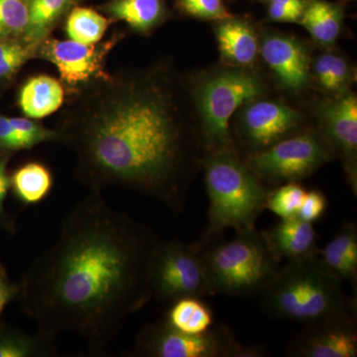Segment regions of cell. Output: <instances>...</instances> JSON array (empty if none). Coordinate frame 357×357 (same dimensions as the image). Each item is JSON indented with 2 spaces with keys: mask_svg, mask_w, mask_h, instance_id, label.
<instances>
[{
  "mask_svg": "<svg viewBox=\"0 0 357 357\" xmlns=\"http://www.w3.org/2000/svg\"><path fill=\"white\" fill-rule=\"evenodd\" d=\"M156 243L102 192L91 191L23 273L16 299L21 311L37 332L53 338L74 333L89 351H105L128 317L152 298L148 268Z\"/></svg>",
  "mask_w": 357,
  "mask_h": 357,
  "instance_id": "6da1fadb",
  "label": "cell"
},
{
  "mask_svg": "<svg viewBox=\"0 0 357 357\" xmlns=\"http://www.w3.org/2000/svg\"><path fill=\"white\" fill-rule=\"evenodd\" d=\"M56 131L89 191L128 188L177 206L184 134L163 70L109 73L70 95Z\"/></svg>",
  "mask_w": 357,
  "mask_h": 357,
  "instance_id": "7a4b0ae2",
  "label": "cell"
},
{
  "mask_svg": "<svg viewBox=\"0 0 357 357\" xmlns=\"http://www.w3.org/2000/svg\"><path fill=\"white\" fill-rule=\"evenodd\" d=\"M263 290L265 307L278 318L310 326L349 321L342 279L314 255L277 270Z\"/></svg>",
  "mask_w": 357,
  "mask_h": 357,
  "instance_id": "3957f363",
  "label": "cell"
},
{
  "mask_svg": "<svg viewBox=\"0 0 357 357\" xmlns=\"http://www.w3.org/2000/svg\"><path fill=\"white\" fill-rule=\"evenodd\" d=\"M204 168L211 234L253 229L268 195L257 176L229 148L215 149Z\"/></svg>",
  "mask_w": 357,
  "mask_h": 357,
  "instance_id": "277c9868",
  "label": "cell"
},
{
  "mask_svg": "<svg viewBox=\"0 0 357 357\" xmlns=\"http://www.w3.org/2000/svg\"><path fill=\"white\" fill-rule=\"evenodd\" d=\"M218 244L204 256L211 291L243 296L262 290L276 273V262L253 229Z\"/></svg>",
  "mask_w": 357,
  "mask_h": 357,
  "instance_id": "5b68a950",
  "label": "cell"
},
{
  "mask_svg": "<svg viewBox=\"0 0 357 357\" xmlns=\"http://www.w3.org/2000/svg\"><path fill=\"white\" fill-rule=\"evenodd\" d=\"M263 91L261 79L244 69L218 70L202 77L195 86L194 98L206 142L215 149L229 148L232 114L257 100Z\"/></svg>",
  "mask_w": 357,
  "mask_h": 357,
  "instance_id": "8992f818",
  "label": "cell"
},
{
  "mask_svg": "<svg viewBox=\"0 0 357 357\" xmlns=\"http://www.w3.org/2000/svg\"><path fill=\"white\" fill-rule=\"evenodd\" d=\"M148 279L152 298L161 302L211 292L204 256L194 246L177 241H157L150 256Z\"/></svg>",
  "mask_w": 357,
  "mask_h": 357,
  "instance_id": "52a82bcc",
  "label": "cell"
},
{
  "mask_svg": "<svg viewBox=\"0 0 357 357\" xmlns=\"http://www.w3.org/2000/svg\"><path fill=\"white\" fill-rule=\"evenodd\" d=\"M121 37L115 34L107 41L89 45L48 37L38 45L36 58L55 66L61 83L73 95L109 75L105 61Z\"/></svg>",
  "mask_w": 357,
  "mask_h": 357,
  "instance_id": "ba28073f",
  "label": "cell"
},
{
  "mask_svg": "<svg viewBox=\"0 0 357 357\" xmlns=\"http://www.w3.org/2000/svg\"><path fill=\"white\" fill-rule=\"evenodd\" d=\"M331 152L324 140L312 133L281 139L249 156L246 165L259 177L293 181L311 175L328 162Z\"/></svg>",
  "mask_w": 357,
  "mask_h": 357,
  "instance_id": "9c48e42d",
  "label": "cell"
},
{
  "mask_svg": "<svg viewBox=\"0 0 357 357\" xmlns=\"http://www.w3.org/2000/svg\"><path fill=\"white\" fill-rule=\"evenodd\" d=\"M136 351L155 357H215L241 352L225 332L208 330L192 335L176 330L166 321L143 328L138 335Z\"/></svg>",
  "mask_w": 357,
  "mask_h": 357,
  "instance_id": "30bf717a",
  "label": "cell"
},
{
  "mask_svg": "<svg viewBox=\"0 0 357 357\" xmlns=\"http://www.w3.org/2000/svg\"><path fill=\"white\" fill-rule=\"evenodd\" d=\"M259 52L278 81L288 91L298 93L310 82V56L306 47L293 37L269 34L262 39Z\"/></svg>",
  "mask_w": 357,
  "mask_h": 357,
  "instance_id": "8fae6325",
  "label": "cell"
},
{
  "mask_svg": "<svg viewBox=\"0 0 357 357\" xmlns=\"http://www.w3.org/2000/svg\"><path fill=\"white\" fill-rule=\"evenodd\" d=\"M300 121L299 112L286 103L255 100L244 110L243 132L253 146L262 150L281 140Z\"/></svg>",
  "mask_w": 357,
  "mask_h": 357,
  "instance_id": "7c38bea8",
  "label": "cell"
},
{
  "mask_svg": "<svg viewBox=\"0 0 357 357\" xmlns=\"http://www.w3.org/2000/svg\"><path fill=\"white\" fill-rule=\"evenodd\" d=\"M326 133L349 162L351 184L356 187L357 98L352 93H340L338 98L323 103L319 110Z\"/></svg>",
  "mask_w": 357,
  "mask_h": 357,
  "instance_id": "4fadbf2b",
  "label": "cell"
},
{
  "mask_svg": "<svg viewBox=\"0 0 357 357\" xmlns=\"http://www.w3.org/2000/svg\"><path fill=\"white\" fill-rule=\"evenodd\" d=\"M261 236L276 260L286 258L297 261L316 252V230L312 223L300 218H284Z\"/></svg>",
  "mask_w": 357,
  "mask_h": 357,
  "instance_id": "5bb4252c",
  "label": "cell"
},
{
  "mask_svg": "<svg viewBox=\"0 0 357 357\" xmlns=\"http://www.w3.org/2000/svg\"><path fill=\"white\" fill-rule=\"evenodd\" d=\"M314 326L298 345V354L306 357H354L357 338L349 321H328Z\"/></svg>",
  "mask_w": 357,
  "mask_h": 357,
  "instance_id": "9a60e30c",
  "label": "cell"
},
{
  "mask_svg": "<svg viewBox=\"0 0 357 357\" xmlns=\"http://www.w3.org/2000/svg\"><path fill=\"white\" fill-rule=\"evenodd\" d=\"M218 22L215 37L222 60L236 69L255 64L260 45L252 26L234 16Z\"/></svg>",
  "mask_w": 357,
  "mask_h": 357,
  "instance_id": "2e32d148",
  "label": "cell"
},
{
  "mask_svg": "<svg viewBox=\"0 0 357 357\" xmlns=\"http://www.w3.org/2000/svg\"><path fill=\"white\" fill-rule=\"evenodd\" d=\"M65 88L55 77L40 75L30 77L18 93V105L26 117L41 119L62 107Z\"/></svg>",
  "mask_w": 357,
  "mask_h": 357,
  "instance_id": "e0dca14e",
  "label": "cell"
},
{
  "mask_svg": "<svg viewBox=\"0 0 357 357\" xmlns=\"http://www.w3.org/2000/svg\"><path fill=\"white\" fill-rule=\"evenodd\" d=\"M53 185V173L42 162H27L10 174L13 198L24 208L44 202L50 196Z\"/></svg>",
  "mask_w": 357,
  "mask_h": 357,
  "instance_id": "ac0fdd59",
  "label": "cell"
},
{
  "mask_svg": "<svg viewBox=\"0 0 357 357\" xmlns=\"http://www.w3.org/2000/svg\"><path fill=\"white\" fill-rule=\"evenodd\" d=\"M102 10L138 33L152 31L168 16L164 0H110Z\"/></svg>",
  "mask_w": 357,
  "mask_h": 357,
  "instance_id": "d6986e66",
  "label": "cell"
},
{
  "mask_svg": "<svg viewBox=\"0 0 357 357\" xmlns=\"http://www.w3.org/2000/svg\"><path fill=\"white\" fill-rule=\"evenodd\" d=\"M342 6L326 0H310L299 21L317 43L325 47L335 44L344 24Z\"/></svg>",
  "mask_w": 357,
  "mask_h": 357,
  "instance_id": "ffe728a7",
  "label": "cell"
},
{
  "mask_svg": "<svg viewBox=\"0 0 357 357\" xmlns=\"http://www.w3.org/2000/svg\"><path fill=\"white\" fill-rule=\"evenodd\" d=\"M321 261L340 279L356 283L357 277V232L352 225L328 241L321 251Z\"/></svg>",
  "mask_w": 357,
  "mask_h": 357,
  "instance_id": "44dd1931",
  "label": "cell"
},
{
  "mask_svg": "<svg viewBox=\"0 0 357 357\" xmlns=\"http://www.w3.org/2000/svg\"><path fill=\"white\" fill-rule=\"evenodd\" d=\"M45 140L46 130L40 122L0 114V156H11L16 152L31 149Z\"/></svg>",
  "mask_w": 357,
  "mask_h": 357,
  "instance_id": "7402d4cb",
  "label": "cell"
},
{
  "mask_svg": "<svg viewBox=\"0 0 357 357\" xmlns=\"http://www.w3.org/2000/svg\"><path fill=\"white\" fill-rule=\"evenodd\" d=\"M57 354L55 338L35 335L0 321V357H42Z\"/></svg>",
  "mask_w": 357,
  "mask_h": 357,
  "instance_id": "603a6c76",
  "label": "cell"
},
{
  "mask_svg": "<svg viewBox=\"0 0 357 357\" xmlns=\"http://www.w3.org/2000/svg\"><path fill=\"white\" fill-rule=\"evenodd\" d=\"M75 2L76 0H29V17L23 38L40 44L50 37L52 30Z\"/></svg>",
  "mask_w": 357,
  "mask_h": 357,
  "instance_id": "cb8c5ba5",
  "label": "cell"
},
{
  "mask_svg": "<svg viewBox=\"0 0 357 357\" xmlns=\"http://www.w3.org/2000/svg\"><path fill=\"white\" fill-rule=\"evenodd\" d=\"M165 321L180 332L196 335L210 330L213 318L210 307L199 298L187 297L172 302Z\"/></svg>",
  "mask_w": 357,
  "mask_h": 357,
  "instance_id": "d4e9b609",
  "label": "cell"
},
{
  "mask_svg": "<svg viewBox=\"0 0 357 357\" xmlns=\"http://www.w3.org/2000/svg\"><path fill=\"white\" fill-rule=\"evenodd\" d=\"M112 21L89 7H75L68 13L66 33L70 40L82 44L102 41Z\"/></svg>",
  "mask_w": 357,
  "mask_h": 357,
  "instance_id": "484cf974",
  "label": "cell"
},
{
  "mask_svg": "<svg viewBox=\"0 0 357 357\" xmlns=\"http://www.w3.org/2000/svg\"><path fill=\"white\" fill-rule=\"evenodd\" d=\"M314 77L321 88L331 93H344L351 81V70L337 54L324 53L314 63Z\"/></svg>",
  "mask_w": 357,
  "mask_h": 357,
  "instance_id": "4316f807",
  "label": "cell"
},
{
  "mask_svg": "<svg viewBox=\"0 0 357 357\" xmlns=\"http://www.w3.org/2000/svg\"><path fill=\"white\" fill-rule=\"evenodd\" d=\"M38 45L23 37L0 40V84L13 81L30 59L36 58Z\"/></svg>",
  "mask_w": 357,
  "mask_h": 357,
  "instance_id": "83f0119b",
  "label": "cell"
},
{
  "mask_svg": "<svg viewBox=\"0 0 357 357\" xmlns=\"http://www.w3.org/2000/svg\"><path fill=\"white\" fill-rule=\"evenodd\" d=\"M28 17L29 0H0V40L23 37Z\"/></svg>",
  "mask_w": 357,
  "mask_h": 357,
  "instance_id": "f1b7e54d",
  "label": "cell"
},
{
  "mask_svg": "<svg viewBox=\"0 0 357 357\" xmlns=\"http://www.w3.org/2000/svg\"><path fill=\"white\" fill-rule=\"evenodd\" d=\"M306 192L300 185L288 183L267 195L265 208H269L282 220L297 218Z\"/></svg>",
  "mask_w": 357,
  "mask_h": 357,
  "instance_id": "f546056e",
  "label": "cell"
},
{
  "mask_svg": "<svg viewBox=\"0 0 357 357\" xmlns=\"http://www.w3.org/2000/svg\"><path fill=\"white\" fill-rule=\"evenodd\" d=\"M177 6L185 15L199 20L220 21L232 16L223 0H178Z\"/></svg>",
  "mask_w": 357,
  "mask_h": 357,
  "instance_id": "4dcf8cb0",
  "label": "cell"
},
{
  "mask_svg": "<svg viewBox=\"0 0 357 357\" xmlns=\"http://www.w3.org/2000/svg\"><path fill=\"white\" fill-rule=\"evenodd\" d=\"M9 155L0 156V230L14 234L16 232L15 220L7 213L6 202L7 195L10 191V174L7 170Z\"/></svg>",
  "mask_w": 357,
  "mask_h": 357,
  "instance_id": "1f68e13d",
  "label": "cell"
},
{
  "mask_svg": "<svg viewBox=\"0 0 357 357\" xmlns=\"http://www.w3.org/2000/svg\"><path fill=\"white\" fill-rule=\"evenodd\" d=\"M326 208V199L318 191L306 192L302 206L298 211L297 218L304 222L314 223L323 217Z\"/></svg>",
  "mask_w": 357,
  "mask_h": 357,
  "instance_id": "d6a6232c",
  "label": "cell"
},
{
  "mask_svg": "<svg viewBox=\"0 0 357 357\" xmlns=\"http://www.w3.org/2000/svg\"><path fill=\"white\" fill-rule=\"evenodd\" d=\"M20 282L11 281L8 273L1 258H0V319H1L2 312L11 302L17 299L20 294Z\"/></svg>",
  "mask_w": 357,
  "mask_h": 357,
  "instance_id": "836d02e7",
  "label": "cell"
},
{
  "mask_svg": "<svg viewBox=\"0 0 357 357\" xmlns=\"http://www.w3.org/2000/svg\"><path fill=\"white\" fill-rule=\"evenodd\" d=\"M303 13L288 7L270 3L268 7V18L275 22H299Z\"/></svg>",
  "mask_w": 357,
  "mask_h": 357,
  "instance_id": "e575fe53",
  "label": "cell"
},
{
  "mask_svg": "<svg viewBox=\"0 0 357 357\" xmlns=\"http://www.w3.org/2000/svg\"><path fill=\"white\" fill-rule=\"evenodd\" d=\"M270 3L288 7L304 13L305 9L309 4L310 0H268Z\"/></svg>",
  "mask_w": 357,
  "mask_h": 357,
  "instance_id": "d590c367",
  "label": "cell"
},
{
  "mask_svg": "<svg viewBox=\"0 0 357 357\" xmlns=\"http://www.w3.org/2000/svg\"><path fill=\"white\" fill-rule=\"evenodd\" d=\"M267 1H268V0H267Z\"/></svg>",
  "mask_w": 357,
  "mask_h": 357,
  "instance_id": "8d00e7d4",
  "label": "cell"
}]
</instances>
